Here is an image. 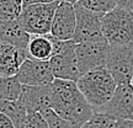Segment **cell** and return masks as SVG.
Masks as SVG:
<instances>
[{
    "mask_svg": "<svg viewBox=\"0 0 133 128\" xmlns=\"http://www.w3.org/2000/svg\"><path fill=\"white\" fill-rule=\"evenodd\" d=\"M51 85L47 86H22L20 101L25 105L27 112H38L51 109Z\"/></svg>",
    "mask_w": 133,
    "mask_h": 128,
    "instance_id": "cell-12",
    "label": "cell"
},
{
    "mask_svg": "<svg viewBox=\"0 0 133 128\" xmlns=\"http://www.w3.org/2000/svg\"><path fill=\"white\" fill-rule=\"evenodd\" d=\"M42 117L46 119L48 127L49 128H75L73 124H70L69 122H66L65 119L61 118L54 111H52L51 109L43 111Z\"/></svg>",
    "mask_w": 133,
    "mask_h": 128,
    "instance_id": "cell-21",
    "label": "cell"
},
{
    "mask_svg": "<svg viewBox=\"0 0 133 128\" xmlns=\"http://www.w3.org/2000/svg\"><path fill=\"white\" fill-rule=\"evenodd\" d=\"M0 128H15L11 119L4 113H0Z\"/></svg>",
    "mask_w": 133,
    "mask_h": 128,
    "instance_id": "cell-23",
    "label": "cell"
},
{
    "mask_svg": "<svg viewBox=\"0 0 133 128\" xmlns=\"http://www.w3.org/2000/svg\"><path fill=\"white\" fill-rule=\"evenodd\" d=\"M115 128H133V121L132 119H118L116 121Z\"/></svg>",
    "mask_w": 133,
    "mask_h": 128,
    "instance_id": "cell-24",
    "label": "cell"
},
{
    "mask_svg": "<svg viewBox=\"0 0 133 128\" xmlns=\"http://www.w3.org/2000/svg\"><path fill=\"white\" fill-rule=\"evenodd\" d=\"M52 42L53 56L49 59V65L53 78L76 83L80 78V74L76 64L75 43L73 41H58L53 37Z\"/></svg>",
    "mask_w": 133,
    "mask_h": 128,
    "instance_id": "cell-5",
    "label": "cell"
},
{
    "mask_svg": "<svg viewBox=\"0 0 133 128\" xmlns=\"http://www.w3.org/2000/svg\"><path fill=\"white\" fill-rule=\"evenodd\" d=\"M105 68L117 85L131 84L133 76V43L110 47Z\"/></svg>",
    "mask_w": 133,
    "mask_h": 128,
    "instance_id": "cell-6",
    "label": "cell"
},
{
    "mask_svg": "<svg viewBox=\"0 0 133 128\" xmlns=\"http://www.w3.org/2000/svg\"><path fill=\"white\" fill-rule=\"evenodd\" d=\"M75 25L74 1H59L53 16L49 36L58 41H73Z\"/></svg>",
    "mask_w": 133,
    "mask_h": 128,
    "instance_id": "cell-10",
    "label": "cell"
},
{
    "mask_svg": "<svg viewBox=\"0 0 133 128\" xmlns=\"http://www.w3.org/2000/svg\"><path fill=\"white\" fill-rule=\"evenodd\" d=\"M51 89V110L61 118L80 128L92 117L94 109L80 94L76 83L54 79Z\"/></svg>",
    "mask_w": 133,
    "mask_h": 128,
    "instance_id": "cell-1",
    "label": "cell"
},
{
    "mask_svg": "<svg viewBox=\"0 0 133 128\" xmlns=\"http://www.w3.org/2000/svg\"><path fill=\"white\" fill-rule=\"evenodd\" d=\"M94 112L106 114L115 121L133 119V85H117L112 97Z\"/></svg>",
    "mask_w": 133,
    "mask_h": 128,
    "instance_id": "cell-9",
    "label": "cell"
},
{
    "mask_svg": "<svg viewBox=\"0 0 133 128\" xmlns=\"http://www.w3.org/2000/svg\"><path fill=\"white\" fill-rule=\"evenodd\" d=\"M22 10L21 0H0V21H15Z\"/></svg>",
    "mask_w": 133,
    "mask_h": 128,
    "instance_id": "cell-18",
    "label": "cell"
},
{
    "mask_svg": "<svg viewBox=\"0 0 133 128\" xmlns=\"http://www.w3.org/2000/svg\"><path fill=\"white\" fill-rule=\"evenodd\" d=\"M76 86L91 107L97 110L112 97L117 84L106 68H100L81 75Z\"/></svg>",
    "mask_w": 133,
    "mask_h": 128,
    "instance_id": "cell-2",
    "label": "cell"
},
{
    "mask_svg": "<svg viewBox=\"0 0 133 128\" xmlns=\"http://www.w3.org/2000/svg\"><path fill=\"white\" fill-rule=\"evenodd\" d=\"M131 84H132V85H133V76H132V83H131Z\"/></svg>",
    "mask_w": 133,
    "mask_h": 128,
    "instance_id": "cell-25",
    "label": "cell"
},
{
    "mask_svg": "<svg viewBox=\"0 0 133 128\" xmlns=\"http://www.w3.org/2000/svg\"><path fill=\"white\" fill-rule=\"evenodd\" d=\"M0 113L8 116L15 128H25L26 118H27V110L25 105L20 101H0Z\"/></svg>",
    "mask_w": 133,
    "mask_h": 128,
    "instance_id": "cell-16",
    "label": "cell"
},
{
    "mask_svg": "<svg viewBox=\"0 0 133 128\" xmlns=\"http://www.w3.org/2000/svg\"><path fill=\"white\" fill-rule=\"evenodd\" d=\"M78 3L92 12L106 15L117 6L118 0H79Z\"/></svg>",
    "mask_w": 133,
    "mask_h": 128,
    "instance_id": "cell-19",
    "label": "cell"
},
{
    "mask_svg": "<svg viewBox=\"0 0 133 128\" xmlns=\"http://www.w3.org/2000/svg\"><path fill=\"white\" fill-rule=\"evenodd\" d=\"M101 30L110 47L133 43V11L123 6L118 0L117 6L104 15Z\"/></svg>",
    "mask_w": 133,
    "mask_h": 128,
    "instance_id": "cell-4",
    "label": "cell"
},
{
    "mask_svg": "<svg viewBox=\"0 0 133 128\" xmlns=\"http://www.w3.org/2000/svg\"><path fill=\"white\" fill-rule=\"evenodd\" d=\"M22 85L16 76H0V101H16L20 99Z\"/></svg>",
    "mask_w": 133,
    "mask_h": 128,
    "instance_id": "cell-17",
    "label": "cell"
},
{
    "mask_svg": "<svg viewBox=\"0 0 133 128\" xmlns=\"http://www.w3.org/2000/svg\"><path fill=\"white\" fill-rule=\"evenodd\" d=\"M25 59V51L0 44V76H15Z\"/></svg>",
    "mask_w": 133,
    "mask_h": 128,
    "instance_id": "cell-14",
    "label": "cell"
},
{
    "mask_svg": "<svg viewBox=\"0 0 133 128\" xmlns=\"http://www.w3.org/2000/svg\"><path fill=\"white\" fill-rule=\"evenodd\" d=\"M25 128H49L46 119L38 112H27Z\"/></svg>",
    "mask_w": 133,
    "mask_h": 128,
    "instance_id": "cell-22",
    "label": "cell"
},
{
    "mask_svg": "<svg viewBox=\"0 0 133 128\" xmlns=\"http://www.w3.org/2000/svg\"><path fill=\"white\" fill-rule=\"evenodd\" d=\"M25 52H26V58L39 62H49V59L53 56L52 37L49 35L31 36Z\"/></svg>",
    "mask_w": 133,
    "mask_h": 128,
    "instance_id": "cell-15",
    "label": "cell"
},
{
    "mask_svg": "<svg viewBox=\"0 0 133 128\" xmlns=\"http://www.w3.org/2000/svg\"><path fill=\"white\" fill-rule=\"evenodd\" d=\"M116 121L106 114L94 112L91 117L85 124H83L80 128H115Z\"/></svg>",
    "mask_w": 133,
    "mask_h": 128,
    "instance_id": "cell-20",
    "label": "cell"
},
{
    "mask_svg": "<svg viewBox=\"0 0 133 128\" xmlns=\"http://www.w3.org/2000/svg\"><path fill=\"white\" fill-rule=\"evenodd\" d=\"M109 49L110 46L106 41L75 44L76 64L80 76L91 70L105 68Z\"/></svg>",
    "mask_w": 133,
    "mask_h": 128,
    "instance_id": "cell-8",
    "label": "cell"
},
{
    "mask_svg": "<svg viewBox=\"0 0 133 128\" xmlns=\"http://www.w3.org/2000/svg\"><path fill=\"white\" fill-rule=\"evenodd\" d=\"M59 1H22L19 25L30 36H47Z\"/></svg>",
    "mask_w": 133,
    "mask_h": 128,
    "instance_id": "cell-3",
    "label": "cell"
},
{
    "mask_svg": "<svg viewBox=\"0 0 133 128\" xmlns=\"http://www.w3.org/2000/svg\"><path fill=\"white\" fill-rule=\"evenodd\" d=\"M22 86H47L54 80L49 62H39L26 58L16 74Z\"/></svg>",
    "mask_w": 133,
    "mask_h": 128,
    "instance_id": "cell-11",
    "label": "cell"
},
{
    "mask_svg": "<svg viewBox=\"0 0 133 128\" xmlns=\"http://www.w3.org/2000/svg\"><path fill=\"white\" fill-rule=\"evenodd\" d=\"M31 36L15 21H0V44L26 51Z\"/></svg>",
    "mask_w": 133,
    "mask_h": 128,
    "instance_id": "cell-13",
    "label": "cell"
},
{
    "mask_svg": "<svg viewBox=\"0 0 133 128\" xmlns=\"http://www.w3.org/2000/svg\"><path fill=\"white\" fill-rule=\"evenodd\" d=\"M132 121H133V119H132Z\"/></svg>",
    "mask_w": 133,
    "mask_h": 128,
    "instance_id": "cell-26",
    "label": "cell"
},
{
    "mask_svg": "<svg viewBox=\"0 0 133 128\" xmlns=\"http://www.w3.org/2000/svg\"><path fill=\"white\" fill-rule=\"evenodd\" d=\"M75 10V33L73 37V42L79 43H92L105 41L101 30V20L104 15L92 12L90 10L83 8L78 1H74Z\"/></svg>",
    "mask_w": 133,
    "mask_h": 128,
    "instance_id": "cell-7",
    "label": "cell"
}]
</instances>
